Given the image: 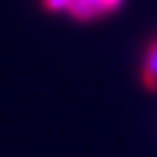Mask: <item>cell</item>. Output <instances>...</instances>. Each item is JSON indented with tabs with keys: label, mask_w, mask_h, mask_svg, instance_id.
I'll return each instance as SVG.
<instances>
[{
	"label": "cell",
	"mask_w": 157,
	"mask_h": 157,
	"mask_svg": "<svg viewBox=\"0 0 157 157\" xmlns=\"http://www.w3.org/2000/svg\"><path fill=\"white\" fill-rule=\"evenodd\" d=\"M142 83L148 92H157V39H153L146 48L142 66Z\"/></svg>",
	"instance_id": "obj_1"
},
{
	"label": "cell",
	"mask_w": 157,
	"mask_h": 157,
	"mask_svg": "<svg viewBox=\"0 0 157 157\" xmlns=\"http://www.w3.org/2000/svg\"><path fill=\"white\" fill-rule=\"evenodd\" d=\"M76 20H92L96 15L105 13L101 0H72V5L68 9Z\"/></svg>",
	"instance_id": "obj_2"
},
{
	"label": "cell",
	"mask_w": 157,
	"mask_h": 157,
	"mask_svg": "<svg viewBox=\"0 0 157 157\" xmlns=\"http://www.w3.org/2000/svg\"><path fill=\"white\" fill-rule=\"evenodd\" d=\"M42 5L48 11H68L72 0H42Z\"/></svg>",
	"instance_id": "obj_3"
},
{
	"label": "cell",
	"mask_w": 157,
	"mask_h": 157,
	"mask_svg": "<svg viewBox=\"0 0 157 157\" xmlns=\"http://www.w3.org/2000/svg\"><path fill=\"white\" fill-rule=\"evenodd\" d=\"M122 0H101V5H103V11L109 13V11H116L118 7H120Z\"/></svg>",
	"instance_id": "obj_4"
}]
</instances>
